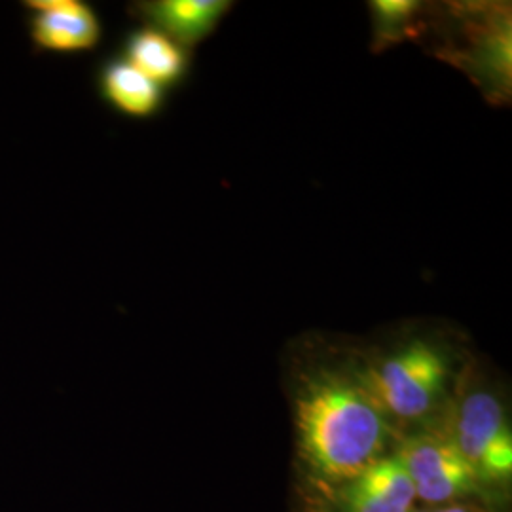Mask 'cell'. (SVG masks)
<instances>
[{"instance_id": "cell-6", "label": "cell", "mask_w": 512, "mask_h": 512, "mask_svg": "<svg viewBox=\"0 0 512 512\" xmlns=\"http://www.w3.org/2000/svg\"><path fill=\"white\" fill-rule=\"evenodd\" d=\"M327 492V512H414L416 503L414 486L397 454H387L361 475Z\"/></svg>"}, {"instance_id": "cell-9", "label": "cell", "mask_w": 512, "mask_h": 512, "mask_svg": "<svg viewBox=\"0 0 512 512\" xmlns=\"http://www.w3.org/2000/svg\"><path fill=\"white\" fill-rule=\"evenodd\" d=\"M124 59L160 88L179 84L188 69L183 46L150 25L128 33L124 40Z\"/></svg>"}, {"instance_id": "cell-5", "label": "cell", "mask_w": 512, "mask_h": 512, "mask_svg": "<svg viewBox=\"0 0 512 512\" xmlns=\"http://www.w3.org/2000/svg\"><path fill=\"white\" fill-rule=\"evenodd\" d=\"M21 6L35 54H86L101 42V19L84 0H25Z\"/></svg>"}, {"instance_id": "cell-4", "label": "cell", "mask_w": 512, "mask_h": 512, "mask_svg": "<svg viewBox=\"0 0 512 512\" xmlns=\"http://www.w3.org/2000/svg\"><path fill=\"white\" fill-rule=\"evenodd\" d=\"M395 454L403 461L416 499H421L425 505H456L459 499L482 490L475 473L459 456L448 433L410 437Z\"/></svg>"}, {"instance_id": "cell-10", "label": "cell", "mask_w": 512, "mask_h": 512, "mask_svg": "<svg viewBox=\"0 0 512 512\" xmlns=\"http://www.w3.org/2000/svg\"><path fill=\"white\" fill-rule=\"evenodd\" d=\"M374 10L378 12L382 23H397L408 18L416 10V4L408 0H380L374 2Z\"/></svg>"}, {"instance_id": "cell-11", "label": "cell", "mask_w": 512, "mask_h": 512, "mask_svg": "<svg viewBox=\"0 0 512 512\" xmlns=\"http://www.w3.org/2000/svg\"><path fill=\"white\" fill-rule=\"evenodd\" d=\"M414 512H476L473 507H467V505H446V507H437L433 511H414Z\"/></svg>"}, {"instance_id": "cell-7", "label": "cell", "mask_w": 512, "mask_h": 512, "mask_svg": "<svg viewBox=\"0 0 512 512\" xmlns=\"http://www.w3.org/2000/svg\"><path fill=\"white\" fill-rule=\"evenodd\" d=\"M228 8L224 0H156L135 4L133 14L177 44L192 46L215 29Z\"/></svg>"}, {"instance_id": "cell-3", "label": "cell", "mask_w": 512, "mask_h": 512, "mask_svg": "<svg viewBox=\"0 0 512 512\" xmlns=\"http://www.w3.org/2000/svg\"><path fill=\"white\" fill-rule=\"evenodd\" d=\"M448 437L480 486L505 484L512 473V435L503 404L476 389L459 403Z\"/></svg>"}, {"instance_id": "cell-1", "label": "cell", "mask_w": 512, "mask_h": 512, "mask_svg": "<svg viewBox=\"0 0 512 512\" xmlns=\"http://www.w3.org/2000/svg\"><path fill=\"white\" fill-rule=\"evenodd\" d=\"M298 452L325 490L361 475L387 456L391 421L359 378L319 372L296 397Z\"/></svg>"}, {"instance_id": "cell-8", "label": "cell", "mask_w": 512, "mask_h": 512, "mask_svg": "<svg viewBox=\"0 0 512 512\" xmlns=\"http://www.w3.org/2000/svg\"><path fill=\"white\" fill-rule=\"evenodd\" d=\"M97 88L105 103L129 118H150L164 105L162 88L124 57H110L101 63Z\"/></svg>"}, {"instance_id": "cell-2", "label": "cell", "mask_w": 512, "mask_h": 512, "mask_svg": "<svg viewBox=\"0 0 512 512\" xmlns=\"http://www.w3.org/2000/svg\"><path fill=\"white\" fill-rule=\"evenodd\" d=\"M448 376V361L440 349L412 342L357 378L387 420L420 421L439 406Z\"/></svg>"}]
</instances>
